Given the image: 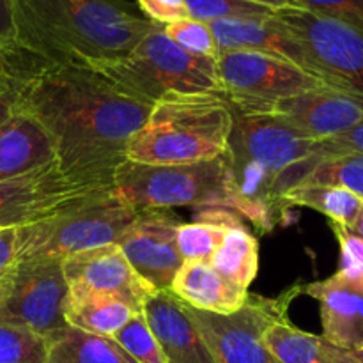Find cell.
Segmentation results:
<instances>
[{"mask_svg": "<svg viewBox=\"0 0 363 363\" xmlns=\"http://www.w3.org/2000/svg\"><path fill=\"white\" fill-rule=\"evenodd\" d=\"M318 152L344 155L330 140L305 137L279 113L233 110V130L223 155L229 174L227 209L261 233H269L286 213L277 201L279 177Z\"/></svg>", "mask_w": 363, "mask_h": 363, "instance_id": "3", "label": "cell"}, {"mask_svg": "<svg viewBox=\"0 0 363 363\" xmlns=\"http://www.w3.org/2000/svg\"><path fill=\"white\" fill-rule=\"evenodd\" d=\"M162 30L174 45H177L190 55L206 57V59H216L218 55L216 39L213 35L211 27L206 21L184 18V20L163 25Z\"/></svg>", "mask_w": 363, "mask_h": 363, "instance_id": "30", "label": "cell"}, {"mask_svg": "<svg viewBox=\"0 0 363 363\" xmlns=\"http://www.w3.org/2000/svg\"><path fill=\"white\" fill-rule=\"evenodd\" d=\"M84 66L112 91L151 106L170 94L222 92L216 59L190 55L174 45L160 25L124 57Z\"/></svg>", "mask_w": 363, "mask_h": 363, "instance_id": "6", "label": "cell"}, {"mask_svg": "<svg viewBox=\"0 0 363 363\" xmlns=\"http://www.w3.org/2000/svg\"><path fill=\"white\" fill-rule=\"evenodd\" d=\"M264 342L277 363H358L354 353L335 346L323 335L296 328L289 318L269 326Z\"/></svg>", "mask_w": 363, "mask_h": 363, "instance_id": "21", "label": "cell"}, {"mask_svg": "<svg viewBox=\"0 0 363 363\" xmlns=\"http://www.w3.org/2000/svg\"><path fill=\"white\" fill-rule=\"evenodd\" d=\"M13 113V101H11V94L6 87V80H0V124Z\"/></svg>", "mask_w": 363, "mask_h": 363, "instance_id": "38", "label": "cell"}, {"mask_svg": "<svg viewBox=\"0 0 363 363\" xmlns=\"http://www.w3.org/2000/svg\"><path fill=\"white\" fill-rule=\"evenodd\" d=\"M229 227L209 222L181 223L176 233L177 252L183 261H209Z\"/></svg>", "mask_w": 363, "mask_h": 363, "instance_id": "28", "label": "cell"}, {"mask_svg": "<svg viewBox=\"0 0 363 363\" xmlns=\"http://www.w3.org/2000/svg\"><path fill=\"white\" fill-rule=\"evenodd\" d=\"M272 112L286 117L312 140H330L362 123L363 98L319 87L275 103Z\"/></svg>", "mask_w": 363, "mask_h": 363, "instance_id": "15", "label": "cell"}, {"mask_svg": "<svg viewBox=\"0 0 363 363\" xmlns=\"http://www.w3.org/2000/svg\"><path fill=\"white\" fill-rule=\"evenodd\" d=\"M298 6L330 14L363 28V0H294Z\"/></svg>", "mask_w": 363, "mask_h": 363, "instance_id": "32", "label": "cell"}, {"mask_svg": "<svg viewBox=\"0 0 363 363\" xmlns=\"http://www.w3.org/2000/svg\"><path fill=\"white\" fill-rule=\"evenodd\" d=\"M55 162L48 133L32 117L13 110L0 124V183L27 176Z\"/></svg>", "mask_w": 363, "mask_h": 363, "instance_id": "19", "label": "cell"}, {"mask_svg": "<svg viewBox=\"0 0 363 363\" xmlns=\"http://www.w3.org/2000/svg\"><path fill=\"white\" fill-rule=\"evenodd\" d=\"M354 354H357L358 363H363V351H358V353H354Z\"/></svg>", "mask_w": 363, "mask_h": 363, "instance_id": "41", "label": "cell"}, {"mask_svg": "<svg viewBox=\"0 0 363 363\" xmlns=\"http://www.w3.org/2000/svg\"><path fill=\"white\" fill-rule=\"evenodd\" d=\"M301 293L293 286L275 298L250 294L247 303L230 315L190 308L191 319L208 342L216 363H277L264 342L266 330L289 318V307Z\"/></svg>", "mask_w": 363, "mask_h": 363, "instance_id": "11", "label": "cell"}, {"mask_svg": "<svg viewBox=\"0 0 363 363\" xmlns=\"http://www.w3.org/2000/svg\"><path fill=\"white\" fill-rule=\"evenodd\" d=\"M216 71L223 98L240 112H272L282 99L326 87L303 67L257 52H218Z\"/></svg>", "mask_w": 363, "mask_h": 363, "instance_id": "10", "label": "cell"}, {"mask_svg": "<svg viewBox=\"0 0 363 363\" xmlns=\"http://www.w3.org/2000/svg\"><path fill=\"white\" fill-rule=\"evenodd\" d=\"M112 339L137 363H167L142 311L131 315L130 321Z\"/></svg>", "mask_w": 363, "mask_h": 363, "instance_id": "29", "label": "cell"}, {"mask_svg": "<svg viewBox=\"0 0 363 363\" xmlns=\"http://www.w3.org/2000/svg\"><path fill=\"white\" fill-rule=\"evenodd\" d=\"M346 229H347V227H346ZM350 230L353 234H357V236L360 238V240H363V211L360 213V216H358V218L354 220V223L350 227Z\"/></svg>", "mask_w": 363, "mask_h": 363, "instance_id": "40", "label": "cell"}, {"mask_svg": "<svg viewBox=\"0 0 363 363\" xmlns=\"http://www.w3.org/2000/svg\"><path fill=\"white\" fill-rule=\"evenodd\" d=\"M250 2L261 4V6L269 7V9H273V11H280V9H287V7L298 6L294 0H250Z\"/></svg>", "mask_w": 363, "mask_h": 363, "instance_id": "39", "label": "cell"}, {"mask_svg": "<svg viewBox=\"0 0 363 363\" xmlns=\"http://www.w3.org/2000/svg\"><path fill=\"white\" fill-rule=\"evenodd\" d=\"M133 314L137 312L119 298L67 287L64 319L71 328L92 335L113 337Z\"/></svg>", "mask_w": 363, "mask_h": 363, "instance_id": "22", "label": "cell"}, {"mask_svg": "<svg viewBox=\"0 0 363 363\" xmlns=\"http://www.w3.org/2000/svg\"><path fill=\"white\" fill-rule=\"evenodd\" d=\"M137 216L113 188L73 195L16 227V261H64L78 252L117 245Z\"/></svg>", "mask_w": 363, "mask_h": 363, "instance_id": "5", "label": "cell"}, {"mask_svg": "<svg viewBox=\"0 0 363 363\" xmlns=\"http://www.w3.org/2000/svg\"><path fill=\"white\" fill-rule=\"evenodd\" d=\"M181 223L169 209L142 211L117 241L131 268L155 291H170L183 264L176 245Z\"/></svg>", "mask_w": 363, "mask_h": 363, "instance_id": "12", "label": "cell"}, {"mask_svg": "<svg viewBox=\"0 0 363 363\" xmlns=\"http://www.w3.org/2000/svg\"><path fill=\"white\" fill-rule=\"evenodd\" d=\"M16 46L13 0H0V53L11 52Z\"/></svg>", "mask_w": 363, "mask_h": 363, "instance_id": "35", "label": "cell"}, {"mask_svg": "<svg viewBox=\"0 0 363 363\" xmlns=\"http://www.w3.org/2000/svg\"><path fill=\"white\" fill-rule=\"evenodd\" d=\"M20 52L60 64H91L130 53L156 23L124 0H13Z\"/></svg>", "mask_w": 363, "mask_h": 363, "instance_id": "2", "label": "cell"}, {"mask_svg": "<svg viewBox=\"0 0 363 363\" xmlns=\"http://www.w3.org/2000/svg\"><path fill=\"white\" fill-rule=\"evenodd\" d=\"M227 183L223 156L190 165H144L126 160L113 176V190L138 213L181 206L227 208Z\"/></svg>", "mask_w": 363, "mask_h": 363, "instance_id": "7", "label": "cell"}, {"mask_svg": "<svg viewBox=\"0 0 363 363\" xmlns=\"http://www.w3.org/2000/svg\"><path fill=\"white\" fill-rule=\"evenodd\" d=\"M46 363H137L112 337L67 328L50 344Z\"/></svg>", "mask_w": 363, "mask_h": 363, "instance_id": "25", "label": "cell"}, {"mask_svg": "<svg viewBox=\"0 0 363 363\" xmlns=\"http://www.w3.org/2000/svg\"><path fill=\"white\" fill-rule=\"evenodd\" d=\"M0 57L13 110L48 133L64 177L85 191L113 188L151 105L112 91L84 64L50 62L18 48Z\"/></svg>", "mask_w": 363, "mask_h": 363, "instance_id": "1", "label": "cell"}, {"mask_svg": "<svg viewBox=\"0 0 363 363\" xmlns=\"http://www.w3.org/2000/svg\"><path fill=\"white\" fill-rule=\"evenodd\" d=\"M142 314L167 363H216L186 305L172 291H155L142 305Z\"/></svg>", "mask_w": 363, "mask_h": 363, "instance_id": "16", "label": "cell"}, {"mask_svg": "<svg viewBox=\"0 0 363 363\" xmlns=\"http://www.w3.org/2000/svg\"><path fill=\"white\" fill-rule=\"evenodd\" d=\"M209 264L229 282L250 289L259 272V241L247 227L230 229L209 259Z\"/></svg>", "mask_w": 363, "mask_h": 363, "instance_id": "24", "label": "cell"}, {"mask_svg": "<svg viewBox=\"0 0 363 363\" xmlns=\"http://www.w3.org/2000/svg\"><path fill=\"white\" fill-rule=\"evenodd\" d=\"M170 291L190 308L230 315L247 303L250 291L223 279L209 261H183Z\"/></svg>", "mask_w": 363, "mask_h": 363, "instance_id": "20", "label": "cell"}, {"mask_svg": "<svg viewBox=\"0 0 363 363\" xmlns=\"http://www.w3.org/2000/svg\"><path fill=\"white\" fill-rule=\"evenodd\" d=\"M16 262V227H0V279Z\"/></svg>", "mask_w": 363, "mask_h": 363, "instance_id": "36", "label": "cell"}, {"mask_svg": "<svg viewBox=\"0 0 363 363\" xmlns=\"http://www.w3.org/2000/svg\"><path fill=\"white\" fill-rule=\"evenodd\" d=\"M67 287L108 294L123 300L135 312L155 293L151 286L131 268L117 245L78 252L62 261Z\"/></svg>", "mask_w": 363, "mask_h": 363, "instance_id": "13", "label": "cell"}, {"mask_svg": "<svg viewBox=\"0 0 363 363\" xmlns=\"http://www.w3.org/2000/svg\"><path fill=\"white\" fill-rule=\"evenodd\" d=\"M66 296L62 261H16L0 279V321L32 330L52 344L69 328L64 319Z\"/></svg>", "mask_w": 363, "mask_h": 363, "instance_id": "9", "label": "cell"}, {"mask_svg": "<svg viewBox=\"0 0 363 363\" xmlns=\"http://www.w3.org/2000/svg\"><path fill=\"white\" fill-rule=\"evenodd\" d=\"M188 18L211 23L227 18L269 16L275 11L250 0H184Z\"/></svg>", "mask_w": 363, "mask_h": 363, "instance_id": "31", "label": "cell"}, {"mask_svg": "<svg viewBox=\"0 0 363 363\" xmlns=\"http://www.w3.org/2000/svg\"><path fill=\"white\" fill-rule=\"evenodd\" d=\"M50 344L32 330L0 321V363H46Z\"/></svg>", "mask_w": 363, "mask_h": 363, "instance_id": "26", "label": "cell"}, {"mask_svg": "<svg viewBox=\"0 0 363 363\" xmlns=\"http://www.w3.org/2000/svg\"><path fill=\"white\" fill-rule=\"evenodd\" d=\"M305 183L346 188L363 201V155L347 152L325 160L315 167Z\"/></svg>", "mask_w": 363, "mask_h": 363, "instance_id": "27", "label": "cell"}, {"mask_svg": "<svg viewBox=\"0 0 363 363\" xmlns=\"http://www.w3.org/2000/svg\"><path fill=\"white\" fill-rule=\"evenodd\" d=\"M275 14L301 46L305 71L326 87L363 98V28L301 6Z\"/></svg>", "mask_w": 363, "mask_h": 363, "instance_id": "8", "label": "cell"}, {"mask_svg": "<svg viewBox=\"0 0 363 363\" xmlns=\"http://www.w3.org/2000/svg\"><path fill=\"white\" fill-rule=\"evenodd\" d=\"M301 293L319 303L325 339L351 353L363 351V273L339 269L301 286Z\"/></svg>", "mask_w": 363, "mask_h": 363, "instance_id": "14", "label": "cell"}, {"mask_svg": "<svg viewBox=\"0 0 363 363\" xmlns=\"http://www.w3.org/2000/svg\"><path fill=\"white\" fill-rule=\"evenodd\" d=\"M286 211L293 208H308L321 213L332 223L350 229L363 211V201L350 190L330 184L303 183L287 191L282 199Z\"/></svg>", "mask_w": 363, "mask_h": 363, "instance_id": "23", "label": "cell"}, {"mask_svg": "<svg viewBox=\"0 0 363 363\" xmlns=\"http://www.w3.org/2000/svg\"><path fill=\"white\" fill-rule=\"evenodd\" d=\"M209 27L216 39L218 52L266 53L289 60L305 69L301 46L275 13L269 16L216 20L211 21Z\"/></svg>", "mask_w": 363, "mask_h": 363, "instance_id": "18", "label": "cell"}, {"mask_svg": "<svg viewBox=\"0 0 363 363\" xmlns=\"http://www.w3.org/2000/svg\"><path fill=\"white\" fill-rule=\"evenodd\" d=\"M233 108L222 92L170 94L151 106L128 144L126 158L144 165H190L225 155Z\"/></svg>", "mask_w": 363, "mask_h": 363, "instance_id": "4", "label": "cell"}, {"mask_svg": "<svg viewBox=\"0 0 363 363\" xmlns=\"http://www.w3.org/2000/svg\"><path fill=\"white\" fill-rule=\"evenodd\" d=\"M333 234H335L337 241H339L340 248V268L339 269H350V272L363 273V240L351 233L346 227L339 225V223L330 222Z\"/></svg>", "mask_w": 363, "mask_h": 363, "instance_id": "33", "label": "cell"}, {"mask_svg": "<svg viewBox=\"0 0 363 363\" xmlns=\"http://www.w3.org/2000/svg\"><path fill=\"white\" fill-rule=\"evenodd\" d=\"M330 142L344 155L346 152H362L363 155V121L360 124H357L353 130L346 131V133L339 135L335 138H330Z\"/></svg>", "mask_w": 363, "mask_h": 363, "instance_id": "37", "label": "cell"}, {"mask_svg": "<svg viewBox=\"0 0 363 363\" xmlns=\"http://www.w3.org/2000/svg\"><path fill=\"white\" fill-rule=\"evenodd\" d=\"M103 190V188H101ZM94 191V190H92ZM87 194L64 177L57 162L0 183V227H20L73 195Z\"/></svg>", "mask_w": 363, "mask_h": 363, "instance_id": "17", "label": "cell"}, {"mask_svg": "<svg viewBox=\"0 0 363 363\" xmlns=\"http://www.w3.org/2000/svg\"><path fill=\"white\" fill-rule=\"evenodd\" d=\"M135 2L145 20L152 21L160 27L188 18L184 0H135Z\"/></svg>", "mask_w": 363, "mask_h": 363, "instance_id": "34", "label": "cell"}, {"mask_svg": "<svg viewBox=\"0 0 363 363\" xmlns=\"http://www.w3.org/2000/svg\"><path fill=\"white\" fill-rule=\"evenodd\" d=\"M2 74H4V67H2V57H0V80H2Z\"/></svg>", "mask_w": 363, "mask_h": 363, "instance_id": "42", "label": "cell"}]
</instances>
